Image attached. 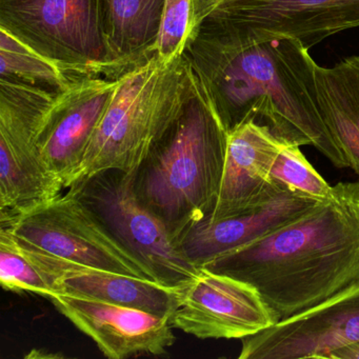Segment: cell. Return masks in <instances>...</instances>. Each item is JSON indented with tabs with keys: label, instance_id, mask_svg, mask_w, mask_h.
Listing matches in <instances>:
<instances>
[{
	"label": "cell",
	"instance_id": "1",
	"mask_svg": "<svg viewBox=\"0 0 359 359\" xmlns=\"http://www.w3.org/2000/svg\"><path fill=\"white\" fill-rule=\"evenodd\" d=\"M182 57L226 131L254 121L285 144L314 147L348 168L321 116L316 62L300 41L236 43L201 22Z\"/></svg>",
	"mask_w": 359,
	"mask_h": 359
},
{
	"label": "cell",
	"instance_id": "2",
	"mask_svg": "<svg viewBox=\"0 0 359 359\" xmlns=\"http://www.w3.org/2000/svg\"><path fill=\"white\" fill-rule=\"evenodd\" d=\"M203 268L253 285L278 320L359 283V182L329 201Z\"/></svg>",
	"mask_w": 359,
	"mask_h": 359
},
{
	"label": "cell",
	"instance_id": "3",
	"mask_svg": "<svg viewBox=\"0 0 359 359\" xmlns=\"http://www.w3.org/2000/svg\"><path fill=\"white\" fill-rule=\"evenodd\" d=\"M228 136L197 85L182 114L131 174L138 201L177 243L187 230L208 219L215 209Z\"/></svg>",
	"mask_w": 359,
	"mask_h": 359
},
{
	"label": "cell",
	"instance_id": "4",
	"mask_svg": "<svg viewBox=\"0 0 359 359\" xmlns=\"http://www.w3.org/2000/svg\"><path fill=\"white\" fill-rule=\"evenodd\" d=\"M114 96L65 190L104 170L133 174L196 92L184 57L151 60L121 75Z\"/></svg>",
	"mask_w": 359,
	"mask_h": 359
},
{
	"label": "cell",
	"instance_id": "5",
	"mask_svg": "<svg viewBox=\"0 0 359 359\" xmlns=\"http://www.w3.org/2000/svg\"><path fill=\"white\" fill-rule=\"evenodd\" d=\"M56 92L0 77V226L64 192L39 148V123Z\"/></svg>",
	"mask_w": 359,
	"mask_h": 359
},
{
	"label": "cell",
	"instance_id": "6",
	"mask_svg": "<svg viewBox=\"0 0 359 359\" xmlns=\"http://www.w3.org/2000/svg\"><path fill=\"white\" fill-rule=\"evenodd\" d=\"M0 29L72 79L104 76L100 0H0Z\"/></svg>",
	"mask_w": 359,
	"mask_h": 359
},
{
	"label": "cell",
	"instance_id": "7",
	"mask_svg": "<svg viewBox=\"0 0 359 359\" xmlns=\"http://www.w3.org/2000/svg\"><path fill=\"white\" fill-rule=\"evenodd\" d=\"M69 189L150 271L155 280L180 287L198 272L167 226L138 201L131 174L104 170Z\"/></svg>",
	"mask_w": 359,
	"mask_h": 359
},
{
	"label": "cell",
	"instance_id": "8",
	"mask_svg": "<svg viewBox=\"0 0 359 359\" xmlns=\"http://www.w3.org/2000/svg\"><path fill=\"white\" fill-rule=\"evenodd\" d=\"M201 22L236 43L293 39L310 50L359 28V0H214L194 7L193 27Z\"/></svg>",
	"mask_w": 359,
	"mask_h": 359
},
{
	"label": "cell",
	"instance_id": "9",
	"mask_svg": "<svg viewBox=\"0 0 359 359\" xmlns=\"http://www.w3.org/2000/svg\"><path fill=\"white\" fill-rule=\"evenodd\" d=\"M0 226H8L22 243L50 255L155 280L150 271L109 232L70 189Z\"/></svg>",
	"mask_w": 359,
	"mask_h": 359
},
{
	"label": "cell",
	"instance_id": "10",
	"mask_svg": "<svg viewBox=\"0 0 359 359\" xmlns=\"http://www.w3.org/2000/svg\"><path fill=\"white\" fill-rule=\"evenodd\" d=\"M170 321L172 327L199 339H243L279 320L253 285L199 268L180 287Z\"/></svg>",
	"mask_w": 359,
	"mask_h": 359
},
{
	"label": "cell",
	"instance_id": "11",
	"mask_svg": "<svg viewBox=\"0 0 359 359\" xmlns=\"http://www.w3.org/2000/svg\"><path fill=\"white\" fill-rule=\"evenodd\" d=\"M241 342L239 359H331L359 342V283Z\"/></svg>",
	"mask_w": 359,
	"mask_h": 359
},
{
	"label": "cell",
	"instance_id": "12",
	"mask_svg": "<svg viewBox=\"0 0 359 359\" xmlns=\"http://www.w3.org/2000/svg\"><path fill=\"white\" fill-rule=\"evenodd\" d=\"M118 79L102 76L75 77L56 92L39 123V148L43 161L62 182L81 161L96 128L106 113Z\"/></svg>",
	"mask_w": 359,
	"mask_h": 359
},
{
	"label": "cell",
	"instance_id": "13",
	"mask_svg": "<svg viewBox=\"0 0 359 359\" xmlns=\"http://www.w3.org/2000/svg\"><path fill=\"white\" fill-rule=\"evenodd\" d=\"M48 299L108 358L167 354L176 340L170 317L68 294Z\"/></svg>",
	"mask_w": 359,
	"mask_h": 359
},
{
	"label": "cell",
	"instance_id": "14",
	"mask_svg": "<svg viewBox=\"0 0 359 359\" xmlns=\"http://www.w3.org/2000/svg\"><path fill=\"white\" fill-rule=\"evenodd\" d=\"M318 201L274 182L270 192L257 205L238 215L191 226L178 239L180 249L197 269L222 254L243 247L297 219Z\"/></svg>",
	"mask_w": 359,
	"mask_h": 359
},
{
	"label": "cell",
	"instance_id": "15",
	"mask_svg": "<svg viewBox=\"0 0 359 359\" xmlns=\"http://www.w3.org/2000/svg\"><path fill=\"white\" fill-rule=\"evenodd\" d=\"M285 146L268 127L254 121L229 132L219 195L207 220L238 215L262 201L274 184L271 169Z\"/></svg>",
	"mask_w": 359,
	"mask_h": 359
},
{
	"label": "cell",
	"instance_id": "16",
	"mask_svg": "<svg viewBox=\"0 0 359 359\" xmlns=\"http://www.w3.org/2000/svg\"><path fill=\"white\" fill-rule=\"evenodd\" d=\"M39 252L49 270L57 276L62 294L129 306L159 316L171 317L177 306L182 287H169Z\"/></svg>",
	"mask_w": 359,
	"mask_h": 359
},
{
	"label": "cell",
	"instance_id": "17",
	"mask_svg": "<svg viewBox=\"0 0 359 359\" xmlns=\"http://www.w3.org/2000/svg\"><path fill=\"white\" fill-rule=\"evenodd\" d=\"M165 0H100L104 77L117 79L155 55Z\"/></svg>",
	"mask_w": 359,
	"mask_h": 359
},
{
	"label": "cell",
	"instance_id": "18",
	"mask_svg": "<svg viewBox=\"0 0 359 359\" xmlns=\"http://www.w3.org/2000/svg\"><path fill=\"white\" fill-rule=\"evenodd\" d=\"M316 83L323 121L348 168L359 176V56L333 68L317 65Z\"/></svg>",
	"mask_w": 359,
	"mask_h": 359
},
{
	"label": "cell",
	"instance_id": "19",
	"mask_svg": "<svg viewBox=\"0 0 359 359\" xmlns=\"http://www.w3.org/2000/svg\"><path fill=\"white\" fill-rule=\"evenodd\" d=\"M0 283L6 291L50 296L62 294L57 276L49 270L37 250L0 226Z\"/></svg>",
	"mask_w": 359,
	"mask_h": 359
},
{
	"label": "cell",
	"instance_id": "20",
	"mask_svg": "<svg viewBox=\"0 0 359 359\" xmlns=\"http://www.w3.org/2000/svg\"><path fill=\"white\" fill-rule=\"evenodd\" d=\"M0 77L39 86L52 92L65 89L72 79L4 29H0Z\"/></svg>",
	"mask_w": 359,
	"mask_h": 359
},
{
	"label": "cell",
	"instance_id": "21",
	"mask_svg": "<svg viewBox=\"0 0 359 359\" xmlns=\"http://www.w3.org/2000/svg\"><path fill=\"white\" fill-rule=\"evenodd\" d=\"M271 180L318 203L329 201L334 195V186L321 177L300 147L293 144H285L277 155L271 169Z\"/></svg>",
	"mask_w": 359,
	"mask_h": 359
},
{
	"label": "cell",
	"instance_id": "22",
	"mask_svg": "<svg viewBox=\"0 0 359 359\" xmlns=\"http://www.w3.org/2000/svg\"><path fill=\"white\" fill-rule=\"evenodd\" d=\"M194 0H165L155 54L170 60L184 53L193 29Z\"/></svg>",
	"mask_w": 359,
	"mask_h": 359
},
{
	"label": "cell",
	"instance_id": "23",
	"mask_svg": "<svg viewBox=\"0 0 359 359\" xmlns=\"http://www.w3.org/2000/svg\"><path fill=\"white\" fill-rule=\"evenodd\" d=\"M331 359H359V342L336 351L332 355Z\"/></svg>",
	"mask_w": 359,
	"mask_h": 359
},
{
	"label": "cell",
	"instance_id": "24",
	"mask_svg": "<svg viewBox=\"0 0 359 359\" xmlns=\"http://www.w3.org/2000/svg\"><path fill=\"white\" fill-rule=\"evenodd\" d=\"M212 1H214V0H194V7L205 5V4L212 3Z\"/></svg>",
	"mask_w": 359,
	"mask_h": 359
}]
</instances>
